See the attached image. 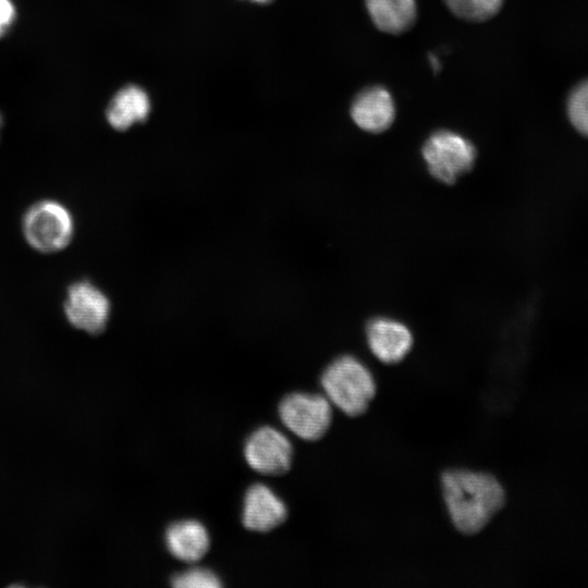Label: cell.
I'll return each instance as SVG.
<instances>
[{
  "mask_svg": "<svg viewBox=\"0 0 588 588\" xmlns=\"http://www.w3.org/2000/svg\"><path fill=\"white\" fill-rule=\"evenodd\" d=\"M63 308L65 318L74 328L90 334L103 331L111 313L107 295L87 280L69 286Z\"/></svg>",
  "mask_w": 588,
  "mask_h": 588,
  "instance_id": "6",
  "label": "cell"
},
{
  "mask_svg": "<svg viewBox=\"0 0 588 588\" xmlns=\"http://www.w3.org/2000/svg\"><path fill=\"white\" fill-rule=\"evenodd\" d=\"M1 126H2V118H1V114H0V130H1Z\"/></svg>",
  "mask_w": 588,
  "mask_h": 588,
  "instance_id": "20",
  "label": "cell"
},
{
  "mask_svg": "<svg viewBox=\"0 0 588 588\" xmlns=\"http://www.w3.org/2000/svg\"><path fill=\"white\" fill-rule=\"evenodd\" d=\"M372 24L382 33L401 35L416 23V0H365Z\"/></svg>",
  "mask_w": 588,
  "mask_h": 588,
  "instance_id": "12",
  "label": "cell"
},
{
  "mask_svg": "<svg viewBox=\"0 0 588 588\" xmlns=\"http://www.w3.org/2000/svg\"><path fill=\"white\" fill-rule=\"evenodd\" d=\"M567 115L572 125L588 136V79L579 83L567 99Z\"/></svg>",
  "mask_w": 588,
  "mask_h": 588,
  "instance_id": "15",
  "label": "cell"
},
{
  "mask_svg": "<svg viewBox=\"0 0 588 588\" xmlns=\"http://www.w3.org/2000/svg\"><path fill=\"white\" fill-rule=\"evenodd\" d=\"M15 17L11 0H0V37L9 29Z\"/></svg>",
  "mask_w": 588,
  "mask_h": 588,
  "instance_id": "17",
  "label": "cell"
},
{
  "mask_svg": "<svg viewBox=\"0 0 588 588\" xmlns=\"http://www.w3.org/2000/svg\"><path fill=\"white\" fill-rule=\"evenodd\" d=\"M166 543L180 561L195 563L204 558L210 544L206 527L194 519L180 520L167 529Z\"/></svg>",
  "mask_w": 588,
  "mask_h": 588,
  "instance_id": "11",
  "label": "cell"
},
{
  "mask_svg": "<svg viewBox=\"0 0 588 588\" xmlns=\"http://www.w3.org/2000/svg\"><path fill=\"white\" fill-rule=\"evenodd\" d=\"M172 585L177 588H217L221 586V583L211 571L194 567L175 575Z\"/></svg>",
  "mask_w": 588,
  "mask_h": 588,
  "instance_id": "16",
  "label": "cell"
},
{
  "mask_svg": "<svg viewBox=\"0 0 588 588\" xmlns=\"http://www.w3.org/2000/svg\"><path fill=\"white\" fill-rule=\"evenodd\" d=\"M287 516L284 502L267 486L253 485L246 492L243 524L253 531L266 532L281 525Z\"/></svg>",
  "mask_w": 588,
  "mask_h": 588,
  "instance_id": "10",
  "label": "cell"
},
{
  "mask_svg": "<svg viewBox=\"0 0 588 588\" xmlns=\"http://www.w3.org/2000/svg\"><path fill=\"white\" fill-rule=\"evenodd\" d=\"M395 103L391 93L381 85L359 90L350 106V115L364 132L380 134L389 130L395 120Z\"/></svg>",
  "mask_w": 588,
  "mask_h": 588,
  "instance_id": "9",
  "label": "cell"
},
{
  "mask_svg": "<svg viewBox=\"0 0 588 588\" xmlns=\"http://www.w3.org/2000/svg\"><path fill=\"white\" fill-rule=\"evenodd\" d=\"M449 11L456 17L481 23L495 16L505 0H442Z\"/></svg>",
  "mask_w": 588,
  "mask_h": 588,
  "instance_id": "14",
  "label": "cell"
},
{
  "mask_svg": "<svg viewBox=\"0 0 588 588\" xmlns=\"http://www.w3.org/2000/svg\"><path fill=\"white\" fill-rule=\"evenodd\" d=\"M320 382L332 406L350 417L366 413L377 391L370 369L351 354L333 359L323 370Z\"/></svg>",
  "mask_w": 588,
  "mask_h": 588,
  "instance_id": "2",
  "label": "cell"
},
{
  "mask_svg": "<svg viewBox=\"0 0 588 588\" xmlns=\"http://www.w3.org/2000/svg\"><path fill=\"white\" fill-rule=\"evenodd\" d=\"M282 424L302 440L322 438L332 422V404L324 394L294 392L279 405Z\"/></svg>",
  "mask_w": 588,
  "mask_h": 588,
  "instance_id": "5",
  "label": "cell"
},
{
  "mask_svg": "<svg viewBox=\"0 0 588 588\" xmlns=\"http://www.w3.org/2000/svg\"><path fill=\"white\" fill-rule=\"evenodd\" d=\"M366 342L371 354L381 363L393 365L402 362L414 345L411 329L401 320L379 316L366 326Z\"/></svg>",
  "mask_w": 588,
  "mask_h": 588,
  "instance_id": "8",
  "label": "cell"
},
{
  "mask_svg": "<svg viewBox=\"0 0 588 588\" xmlns=\"http://www.w3.org/2000/svg\"><path fill=\"white\" fill-rule=\"evenodd\" d=\"M22 232L27 244L42 254L64 249L74 234L71 211L60 201L41 199L25 211Z\"/></svg>",
  "mask_w": 588,
  "mask_h": 588,
  "instance_id": "4",
  "label": "cell"
},
{
  "mask_svg": "<svg viewBox=\"0 0 588 588\" xmlns=\"http://www.w3.org/2000/svg\"><path fill=\"white\" fill-rule=\"evenodd\" d=\"M244 455L254 470L267 476H278L291 467L293 446L283 432L265 426L255 430L246 440Z\"/></svg>",
  "mask_w": 588,
  "mask_h": 588,
  "instance_id": "7",
  "label": "cell"
},
{
  "mask_svg": "<svg viewBox=\"0 0 588 588\" xmlns=\"http://www.w3.org/2000/svg\"><path fill=\"white\" fill-rule=\"evenodd\" d=\"M429 60L432 69L434 70V72H437L440 68V62L438 58L436 56H430Z\"/></svg>",
  "mask_w": 588,
  "mask_h": 588,
  "instance_id": "18",
  "label": "cell"
},
{
  "mask_svg": "<svg viewBox=\"0 0 588 588\" xmlns=\"http://www.w3.org/2000/svg\"><path fill=\"white\" fill-rule=\"evenodd\" d=\"M444 505L456 530L480 532L505 504V490L491 474L451 468L441 475Z\"/></svg>",
  "mask_w": 588,
  "mask_h": 588,
  "instance_id": "1",
  "label": "cell"
},
{
  "mask_svg": "<svg viewBox=\"0 0 588 588\" xmlns=\"http://www.w3.org/2000/svg\"><path fill=\"white\" fill-rule=\"evenodd\" d=\"M253 1L258 2V3H267V2H269L271 0H253Z\"/></svg>",
  "mask_w": 588,
  "mask_h": 588,
  "instance_id": "19",
  "label": "cell"
},
{
  "mask_svg": "<svg viewBox=\"0 0 588 588\" xmlns=\"http://www.w3.org/2000/svg\"><path fill=\"white\" fill-rule=\"evenodd\" d=\"M150 111V100L144 89L130 85L119 90L107 109L109 124L124 131L135 123L147 119Z\"/></svg>",
  "mask_w": 588,
  "mask_h": 588,
  "instance_id": "13",
  "label": "cell"
},
{
  "mask_svg": "<svg viewBox=\"0 0 588 588\" xmlns=\"http://www.w3.org/2000/svg\"><path fill=\"white\" fill-rule=\"evenodd\" d=\"M421 157L434 180L453 184L473 169L477 150L464 135L441 128L432 132L424 142Z\"/></svg>",
  "mask_w": 588,
  "mask_h": 588,
  "instance_id": "3",
  "label": "cell"
}]
</instances>
